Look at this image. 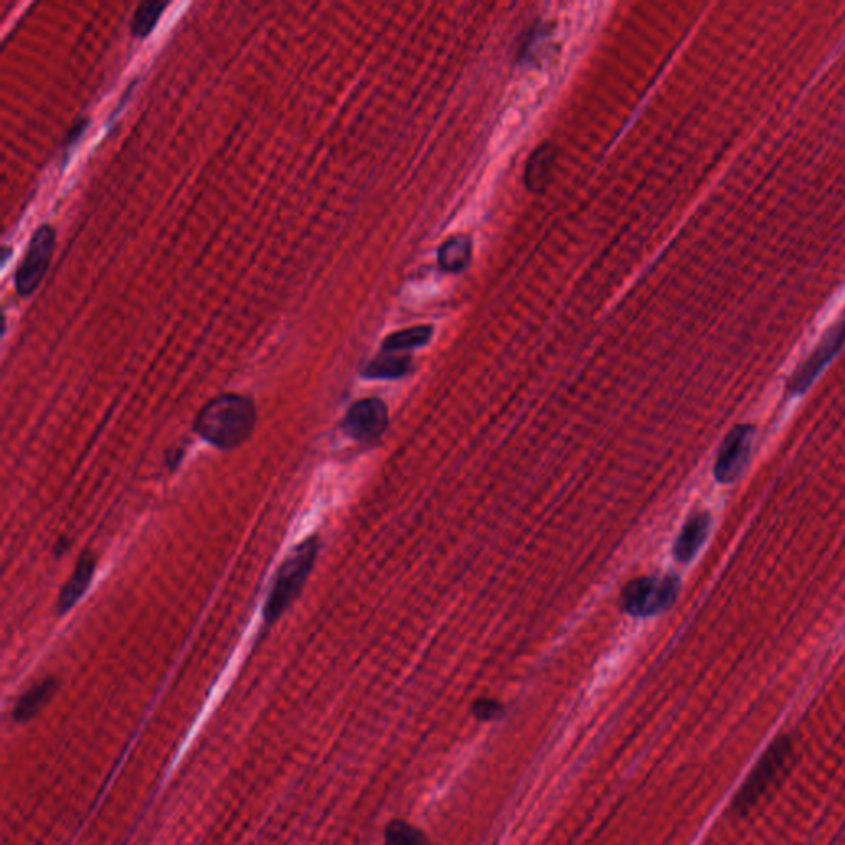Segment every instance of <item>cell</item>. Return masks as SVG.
Segmentation results:
<instances>
[{
  "label": "cell",
  "instance_id": "obj_7",
  "mask_svg": "<svg viewBox=\"0 0 845 845\" xmlns=\"http://www.w3.org/2000/svg\"><path fill=\"white\" fill-rule=\"evenodd\" d=\"M755 430L748 425L735 426L727 438L723 440L722 448L718 449L717 463H715V477L718 482L730 484L737 481L745 471L750 461L751 446H753Z\"/></svg>",
  "mask_w": 845,
  "mask_h": 845
},
{
  "label": "cell",
  "instance_id": "obj_14",
  "mask_svg": "<svg viewBox=\"0 0 845 845\" xmlns=\"http://www.w3.org/2000/svg\"><path fill=\"white\" fill-rule=\"evenodd\" d=\"M433 336V327L420 326L395 332L383 340V352H403V350L416 349L425 345Z\"/></svg>",
  "mask_w": 845,
  "mask_h": 845
},
{
  "label": "cell",
  "instance_id": "obj_13",
  "mask_svg": "<svg viewBox=\"0 0 845 845\" xmlns=\"http://www.w3.org/2000/svg\"><path fill=\"white\" fill-rule=\"evenodd\" d=\"M553 164H555V151L552 146L540 147L534 152V156L530 157L525 184L532 192H542L547 187Z\"/></svg>",
  "mask_w": 845,
  "mask_h": 845
},
{
  "label": "cell",
  "instance_id": "obj_4",
  "mask_svg": "<svg viewBox=\"0 0 845 845\" xmlns=\"http://www.w3.org/2000/svg\"><path fill=\"white\" fill-rule=\"evenodd\" d=\"M679 578H638L624 586L621 603L631 616H651L661 613L676 601L679 595Z\"/></svg>",
  "mask_w": 845,
  "mask_h": 845
},
{
  "label": "cell",
  "instance_id": "obj_5",
  "mask_svg": "<svg viewBox=\"0 0 845 845\" xmlns=\"http://www.w3.org/2000/svg\"><path fill=\"white\" fill-rule=\"evenodd\" d=\"M55 248V232L50 225H43L34 233L19 268L15 271V289L20 296H30L42 283Z\"/></svg>",
  "mask_w": 845,
  "mask_h": 845
},
{
  "label": "cell",
  "instance_id": "obj_1",
  "mask_svg": "<svg viewBox=\"0 0 845 845\" xmlns=\"http://www.w3.org/2000/svg\"><path fill=\"white\" fill-rule=\"evenodd\" d=\"M256 426L253 400L238 393H223L213 398L195 418L197 435L215 448H238L250 440Z\"/></svg>",
  "mask_w": 845,
  "mask_h": 845
},
{
  "label": "cell",
  "instance_id": "obj_6",
  "mask_svg": "<svg viewBox=\"0 0 845 845\" xmlns=\"http://www.w3.org/2000/svg\"><path fill=\"white\" fill-rule=\"evenodd\" d=\"M388 426V408L378 398H364L355 402L345 413L342 431L359 443L380 438Z\"/></svg>",
  "mask_w": 845,
  "mask_h": 845
},
{
  "label": "cell",
  "instance_id": "obj_10",
  "mask_svg": "<svg viewBox=\"0 0 845 845\" xmlns=\"http://www.w3.org/2000/svg\"><path fill=\"white\" fill-rule=\"evenodd\" d=\"M55 689H57V680L45 679L27 690L15 705L14 713H12L15 722H29L30 718H34L42 710L43 705L52 699Z\"/></svg>",
  "mask_w": 845,
  "mask_h": 845
},
{
  "label": "cell",
  "instance_id": "obj_15",
  "mask_svg": "<svg viewBox=\"0 0 845 845\" xmlns=\"http://www.w3.org/2000/svg\"><path fill=\"white\" fill-rule=\"evenodd\" d=\"M167 2H146L137 7L131 22V32L134 37L144 38L156 29L162 12L167 9Z\"/></svg>",
  "mask_w": 845,
  "mask_h": 845
},
{
  "label": "cell",
  "instance_id": "obj_17",
  "mask_svg": "<svg viewBox=\"0 0 845 845\" xmlns=\"http://www.w3.org/2000/svg\"><path fill=\"white\" fill-rule=\"evenodd\" d=\"M473 710L477 718H481V720H492V718H496L501 713L502 709L496 700L484 699L477 700Z\"/></svg>",
  "mask_w": 845,
  "mask_h": 845
},
{
  "label": "cell",
  "instance_id": "obj_2",
  "mask_svg": "<svg viewBox=\"0 0 845 845\" xmlns=\"http://www.w3.org/2000/svg\"><path fill=\"white\" fill-rule=\"evenodd\" d=\"M317 553H319V535L314 534L299 543L298 547H294L293 552L284 558V562L278 568V573L274 576L273 586H271L265 611H263L266 626L276 623L283 616L284 611L301 595L316 563Z\"/></svg>",
  "mask_w": 845,
  "mask_h": 845
},
{
  "label": "cell",
  "instance_id": "obj_9",
  "mask_svg": "<svg viewBox=\"0 0 845 845\" xmlns=\"http://www.w3.org/2000/svg\"><path fill=\"white\" fill-rule=\"evenodd\" d=\"M712 519L707 512H697L685 522L684 529L680 530L674 545V557L677 562L689 563L697 555L700 547L707 540L710 532Z\"/></svg>",
  "mask_w": 845,
  "mask_h": 845
},
{
  "label": "cell",
  "instance_id": "obj_16",
  "mask_svg": "<svg viewBox=\"0 0 845 845\" xmlns=\"http://www.w3.org/2000/svg\"><path fill=\"white\" fill-rule=\"evenodd\" d=\"M385 845H426V837L408 822L393 821L385 832Z\"/></svg>",
  "mask_w": 845,
  "mask_h": 845
},
{
  "label": "cell",
  "instance_id": "obj_8",
  "mask_svg": "<svg viewBox=\"0 0 845 845\" xmlns=\"http://www.w3.org/2000/svg\"><path fill=\"white\" fill-rule=\"evenodd\" d=\"M96 557L91 552H85L76 563L75 570L71 573L67 583L60 591L57 601L58 616L67 614L73 606L81 600L86 590L90 588L91 580L95 576Z\"/></svg>",
  "mask_w": 845,
  "mask_h": 845
},
{
  "label": "cell",
  "instance_id": "obj_11",
  "mask_svg": "<svg viewBox=\"0 0 845 845\" xmlns=\"http://www.w3.org/2000/svg\"><path fill=\"white\" fill-rule=\"evenodd\" d=\"M471 256H473V245H471L469 238H449L448 241H444L440 248L438 263H440L441 270L448 271V273H459V271L468 268L469 263H471Z\"/></svg>",
  "mask_w": 845,
  "mask_h": 845
},
{
  "label": "cell",
  "instance_id": "obj_3",
  "mask_svg": "<svg viewBox=\"0 0 845 845\" xmlns=\"http://www.w3.org/2000/svg\"><path fill=\"white\" fill-rule=\"evenodd\" d=\"M791 756H793V743L789 742L788 738H778L758 761L750 778L738 791L737 798L733 801V808L738 812L753 808L765 796L766 791L778 781L779 776L783 775L784 770L788 768Z\"/></svg>",
  "mask_w": 845,
  "mask_h": 845
},
{
  "label": "cell",
  "instance_id": "obj_12",
  "mask_svg": "<svg viewBox=\"0 0 845 845\" xmlns=\"http://www.w3.org/2000/svg\"><path fill=\"white\" fill-rule=\"evenodd\" d=\"M411 359L398 352H383L370 360L362 375L367 378H400L410 372Z\"/></svg>",
  "mask_w": 845,
  "mask_h": 845
}]
</instances>
